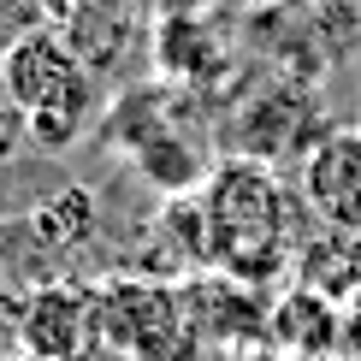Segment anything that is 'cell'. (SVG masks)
<instances>
[{
    "label": "cell",
    "instance_id": "6da1fadb",
    "mask_svg": "<svg viewBox=\"0 0 361 361\" xmlns=\"http://www.w3.org/2000/svg\"><path fill=\"white\" fill-rule=\"evenodd\" d=\"M0 89H6V107L24 118V137L48 154L71 148L95 113V78L54 24H36L18 42H6Z\"/></svg>",
    "mask_w": 361,
    "mask_h": 361
},
{
    "label": "cell",
    "instance_id": "7a4b0ae2",
    "mask_svg": "<svg viewBox=\"0 0 361 361\" xmlns=\"http://www.w3.org/2000/svg\"><path fill=\"white\" fill-rule=\"evenodd\" d=\"M207 255L231 279H267L284 261V195L261 166H225L207 202Z\"/></svg>",
    "mask_w": 361,
    "mask_h": 361
},
{
    "label": "cell",
    "instance_id": "3957f363",
    "mask_svg": "<svg viewBox=\"0 0 361 361\" xmlns=\"http://www.w3.org/2000/svg\"><path fill=\"white\" fill-rule=\"evenodd\" d=\"M101 343L130 361H178L195 343L190 308L154 279H118L101 290Z\"/></svg>",
    "mask_w": 361,
    "mask_h": 361
},
{
    "label": "cell",
    "instance_id": "277c9868",
    "mask_svg": "<svg viewBox=\"0 0 361 361\" xmlns=\"http://www.w3.org/2000/svg\"><path fill=\"white\" fill-rule=\"evenodd\" d=\"M18 343L24 355L83 361L101 343V290L89 284H42L18 302Z\"/></svg>",
    "mask_w": 361,
    "mask_h": 361
},
{
    "label": "cell",
    "instance_id": "5b68a950",
    "mask_svg": "<svg viewBox=\"0 0 361 361\" xmlns=\"http://www.w3.org/2000/svg\"><path fill=\"white\" fill-rule=\"evenodd\" d=\"M302 202L326 231L361 237V130H332L308 148Z\"/></svg>",
    "mask_w": 361,
    "mask_h": 361
},
{
    "label": "cell",
    "instance_id": "8992f818",
    "mask_svg": "<svg viewBox=\"0 0 361 361\" xmlns=\"http://www.w3.org/2000/svg\"><path fill=\"white\" fill-rule=\"evenodd\" d=\"M267 338L302 361H326L338 350V302H326L320 290H290L267 314Z\"/></svg>",
    "mask_w": 361,
    "mask_h": 361
},
{
    "label": "cell",
    "instance_id": "52a82bcc",
    "mask_svg": "<svg viewBox=\"0 0 361 361\" xmlns=\"http://www.w3.org/2000/svg\"><path fill=\"white\" fill-rule=\"evenodd\" d=\"M30 225H36V237L48 249H83L89 237H95V195L89 190H54L48 202L30 214Z\"/></svg>",
    "mask_w": 361,
    "mask_h": 361
},
{
    "label": "cell",
    "instance_id": "ba28073f",
    "mask_svg": "<svg viewBox=\"0 0 361 361\" xmlns=\"http://www.w3.org/2000/svg\"><path fill=\"white\" fill-rule=\"evenodd\" d=\"M332 361H361V290L338 308V350Z\"/></svg>",
    "mask_w": 361,
    "mask_h": 361
},
{
    "label": "cell",
    "instance_id": "9c48e42d",
    "mask_svg": "<svg viewBox=\"0 0 361 361\" xmlns=\"http://www.w3.org/2000/svg\"><path fill=\"white\" fill-rule=\"evenodd\" d=\"M59 0H0V18L6 24H30V18H54Z\"/></svg>",
    "mask_w": 361,
    "mask_h": 361
},
{
    "label": "cell",
    "instance_id": "30bf717a",
    "mask_svg": "<svg viewBox=\"0 0 361 361\" xmlns=\"http://www.w3.org/2000/svg\"><path fill=\"white\" fill-rule=\"evenodd\" d=\"M24 137V118L12 113V107H0V160H12V148H18Z\"/></svg>",
    "mask_w": 361,
    "mask_h": 361
},
{
    "label": "cell",
    "instance_id": "8fae6325",
    "mask_svg": "<svg viewBox=\"0 0 361 361\" xmlns=\"http://www.w3.org/2000/svg\"><path fill=\"white\" fill-rule=\"evenodd\" d=\"M231 361H279V355H273V350H237Z\"/></svg>",
    "mask_w": 361,
    "mask_h": 361
},
{
    "label": "cell",
    "instance_id": "7c38bea8",
    "mask_svg": "<svg viewBox=\"0 0 361 361\" xmlns=\"http://www.w3.org/2000/svg\"><path fill=\"white\" fill-rule=\"evenodd\" d=\"M12 361H48V355H24V350H18V355H12Z\"/></svg>",
    "mask_w": 361,
    "mask_h": 361
},
{
    "label": "cell",
    "instance_id": "4fadbf2b",
    "mask_svg": "<svg viewBox=\"0 0 361 361\" xmlns=\"http://www.w3.org/2000/svg\"><path fill=\"white\" fill-rule=\"evenodd\" d=\"M0 361H12V355H6V350H0Z\"/></svg>",
    "mask_w": 361,
    "mask_h": 361
}]
</instances>
